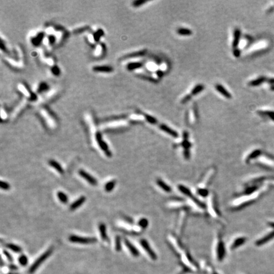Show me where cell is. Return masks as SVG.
<instances>
[{
	"instance_id": "f546056e",
	"label": "cell",
	"mask_w": 274,
	"mask_h": 274,
	"mask_svg": "<svg viewBox=\"0 0 274 274\" xmlns=\"http://www.w3.org/2000/svg\"><path fill=\"white\" fill-rule=\"evenodd\" d=\"M103 51V46L102 45H98L96 47V49L95 50V55L96 56H100L101 55Z\"/></svg>"
},
{
	"instance_id": "8fae6325",
	"label": "cell",
	"mask_w": 274,
	"mask_h": 274,
	"mask_svg": "<svg viewBox=\"0 0 274 274\" xmlns=\"http://www.w3.org/2000/svg\"><path fill=\"white\" fill-rule=\"evenodd\" d=\"M98 229H99L100 234L102 239L103 241H107L108 240V237L107 234V228H106V225L103 223H100L99 224Z\"/></svg>"
},
{
	"instance_id": "d6986e66",
	"label": "cell",
	"mask_w": 274,
	"mask_h": 274,
	"mask_svg": "<svg viewBox=\"0 0 274 274\" xmlns=\"http://www.w3.org/2000/svg\"><path fill=\"white\" fill-rule=\"evenodd\" d=\"M273 237H274V232H272L270 234L267 235L266 237L262 238V239H260V241H258L257 242H256V245L261 246L262 244H264V243L268 242V241L270 240V239H272V238Z\"/></svg>"
},
{
	"instance_id": "277c9868",
	"label": "cell",
	"mask_w": 274,
	"mask_h": 274,
	"mask_svg": "<svg viewBox=\"0 0 274 274\" xmlns=\"http://www.w3.org/2000/svg\"><path fill=\"white\" fill-rule=\"evenodd\" d=\"M78 173H79V175L83 178V179L88 181L90 185L93 186H96L98 185L97 180L95 179L92 175H91L90 174L83 170V169H80L79 171H78Z\"/></svg>"
},
{
	"instance_id": "60d3db41",
	"label": "cell",
	"mask_w": 274,
	"mask_h": 274,
	"mask_svg": "<svg viewBox=\"0 0 274 274\" xmlns=\"http://www.w3.org/2000/svg\"><path fill=\"white\" fill-rule=\"evenodd\" d=\"M268 82H270V83H274V79H270Z\"/></svg>"
},
{
	"instance_id": "1f68e13d",
	"label": "cell",
	"mask_w": 274,
	"mask_h": 274,
	"mask_svg": "<svg viewBox=\"0 0 274 274\" xmlns=\"http://www.w3.org/2000/svg\"><path fill=\"white\" fill-rule=\"evenodd\" d=\"M145 119H147V121H148V122L150 123V124H155L158 123L157 119H156L155 118H154V117H152V116H149V115H145Z\"/></svg>"
},
{
	"instance_id": "4fadbf2b",
	"label": "cell",
	"mask_w": 274,
	"mask_h": 274,
	"mask_svg": "<svg viewBox=\"0 0 274 274\" xmlns=\"http://www.w3.org/2000/svg\"><path fill=\"white\" fill-rule=\"evenodd\" d=\"M159 128H160V129L163 130V131L168 133L169 135H171V136L175 137V138H177L178 137V134L177 133V132H176L175 131H174L173 129H171L170 128L168 127V126H166V125L162 124H160L159 126Z\"/></svg>"
},
{
	"instance_id": "52a82bcc",
	"label": "cell",
	"mask_w": 274,
	"mask_h": 274,
	"mask_svg": "<svg viewBox=\"0 0 274 274\" xmlns=\"http://www.w3.org/2000/svg\"><path fill=\"white\" fill-rule=\"evenodd\" d=\"M124 242L126 246L128 247V249H129L130 253H132V254L133 256H134V257H137V256H138L139 252L138 249L135 247V246H134L131 242L126 238L124 239Z\"/></svg>"
},
{
	"instance_id": "d590c367",
	"label": "cell",
	"mask_w": 274,
	"mask_h": 274,
	"mask_svg": "<svg viewBox=\"0 0 274 274\" xmlns=\"http://www.w3.org/2000/svg\"><path fill=\"white\" fill-rule=\"evenodd\" d=\"M199 194L200 195H201L202 196H206V195L207 194V191L204 189L202 188L201 189H200L199 190Z\"/></svg>"
},
{
	"instance_id": "7c38bea8",
	"label": "cell",
	"mask_w": 274,
	"mask_h": 274,
	"mask_svg": "<svg viewBox=\"0 0 274 274\" xmlns=\"http://www.w3.org/2000/svg\"><path fill=\"white\" fill-rule=\"evenodd\" d=\"M215 88H216V90L218 91V92H220L221 95H223L225 97H226L227 98H232L231 94H230L222 85H221L220 84H217L215 86Z\"/></svg>"
},
{
	"instance_id": "836d02e7",
	"label": "cell",
	"mask_w": 274,
	"mask_h": 274,
	"mask_svg": "<svg viewBox=\"0 0 274 274\" xmlns=\"http://www.w3.org/2000/svg\"><path fill=\"white\" fill-rule=\"evenodd\" d=\"M147 1H146V0H138V1H134L133 3V5L134 7H138L142 5L143 4H144V3H147Z\"/></svg>"
},
{
	"instance_id": "484cf974",
	"label": "cell",
	"mask_w": 274,
	"mask_h": 274,
	"mask_svg": "<svg viewBox=\"0 0 274 274\" xmlns=\"http://www.w3.org/2000/svg\"><path fill=\"white\" fill-rule=\"evenodd\" d=\"M115 249L117 251L121 250V239L119 236H116L115 238Z\"/></svg>"
},
{
	"instance_id": "d6a6232c",
	"label": "cell",
	"mask_w": 274,
	"mask_h": 274,
	"mask_svg": "<svg viewBox=\"0 0 274 274\" xmlns=\"http://www.w3.org/2000/svg\"><path fill=\"white\" fill-rule=\"evenodd\" d=\"M0 187H1V189L4 190H8L10 189V185L8 184L7 182L1 181V184H0Z\"/></svg>"
},
{
	"instance_id": "2e32d148",
	"label": "cell",
	"mask_w": 274,
	"mask_h": 274,
	"mask_svg": "<svg viewBox=\"0 0 274 274\" xmlns=\"http://www.w3.org/2000/svg\"><path fill=\"white\" fill-rule=\"evenodd\" d=\"M116 185V180H112L109 181H108L107 183H106V184H105V186H104V189H105L106 192H111L113 190H114Z\"/></svg>"
},
{
	"instance_id": "f35d334b",
	"label": "cell",
	"mask_w": 274,
	"mask_h": 274,
	"mask_svg": "<svg viewBox=\"0 0 274 274\" xmlns=\"http://www.w3.org/2000/svg\"><path fill=\"white\" fill-rule=\"evenodd\" d=\"M123 219H124L125 221H127V222L130 223H133V220H132L131 218H129V217L126 216H123Z\"/></svg>"
},
{
	"instance_id": "ab89813d",
	"label": "cell",
	"mask_w": 274,
	"mask_h": 274,
	"mask_svg": "<svg viewBox=\"0 0 274 274\" xmlns=\"http://www.w3.org/2000/svg\"><path fill=\"white\" fill-rule=\"evenodd\" d=\"M157 74L159 76V77H162L163 75V73L162 71H158L157 72Z\"/></svg>"
},
{
	"instance_id": "8992f818",
	"label": "cell",
	"mask_w": 274,
	"mask_h": 274,
	"mask_svg": "<svg viewBox=\"0 0 274 274\" xmlns=\"http://www.w3.org/2000/svg\"><path fill=\"white\" fill-rule=\"evenodd\" d=\"M140 244L143 247V248L144 249V250L147 252L148 255L150 256V258H152V260L156 259V255L155 254V253L153 251V250L151 249L149 242H148L145 239H142L140 241Z\"/></svg>"
},
{
	"instance_id": "e0dca14e",
	"label": "cell",
	"mask_w": 274,
	"mask_h": 274,
	"mask_svg": "<svg viewBox=\"0 0 274 274\" xmlns=\"http://www.w3.org/2000/svg\"><path fill=\"white\" fill-rule=\"evenodd\" d=\"M146 53L145 50H141L137 52H133V53H131L126 55L124 56L123 59H132V58H134V57H138V56H140L143 55H145Z\"/></svg>"
},
{
	"instance_id": "b9f144b4",
	"label": "cell",
	"mask_w": 274,
	"mask_h": 274,
	"mask_svg": "<svg viewBox=\"0 0 274 274\" xmlns=\"http://www.w3.org/2000/svg\"><path fill=\"white\" fill-rule=\"evenodd\" d=\"M271 118H272V119H273V120L274 121V116H273V117H271Z\"/></svg>"
},
{
	"instance_id": "603a6c76",
	"label": "cell",
	"mask_w": 274,
	"mask_h": 274,
	"mask_svg": "<svg viewBox=\"0 0 274 274\" xmlns=\"http://www.w3.org/2000/svg\"><path fill=\"white\" fill-rule=\"evenodd\" d=\"M177 33L182 36H190L192 34V30L187 28H180L177 30Z\"/></svg>"
},
{
	"instance_id": "d4e9b609",
	"label": "cell",
	"mask_w": 274,
	"mask_h": 274,
	"mask_svg": "<svg viewBox=\"0 0 274 274\" xmlns=\"http://www.w3.org/2000/svg\"><path fill=\"white\" fill-rule=\"evenodd\" d=\"M265 80H266V78H265V77H260L259 78H257V79L255 80L251 81L249 82V85H251L252 86H258V85H260L262 84V82H264Z\"/></svg>"
},
{
	"instance_id": "7a4b0ae2",
	"label": "cell",
	"mask_w": 274,
	"mask_h": 274,
	"mask_svg": "<svg viewBox=\"0 0 274 274\" xmlns=\"http://www.w3.org/2000/svg\"><path fill=\"white\" fill-rule=\"evenodd\" d=\"M69 240L73 243H79L82 244H90L97 242V239L95 237H81L76 235H72L69 237Z\"/></svg>"
},
{
	"instance_id": "83f0119b",
	"label": "cell",
	"mask_w": 274,
	"mask_h": 274,
	"mask_svg": "<svg viewBox=\"0 0 274 274\" xmlns=\"http://www.w3.org/2000/svg\"><path fill=\"white\" fill-rule=\"evenodd\" d=\"M138 224L141 228L144 229V228H147L148 227V225H149V221H148V220L146 218H141L140 220L138 221Z\"/></svg>"
},
{
	"instance_id": "f1b7e54d",
	"label": "cell",
	"mask_w": 274,
	"mask_h": 274,
	"mask_svg": "<svg viewBox=\"0 0 274 274\" xmlns=\"http://www.w3.org/2000/svg\"><path fill=\"white\" fill-rule=\"evenodd\" d=\"M19 262L22 266H26L28 263V258L25 255H21L19 258Z\"/></svg>"
},
{
	"instance_id": "30bf717a",
	"label": "cell",
	"mask_w": 274,
	"mask_h": 274,
	"mask_svg": "<svg viewBox=\"0 0 274 274\" xmlns=\"http://www.w3.org/2000/svg\"><path fill=\"white\" fill-rule=\"evenodd\" d=\"M48 164L50 166H51L52 168H53L55 169H56V170L60 174H62V175H63V174L64 173V170L62 166H61V165L57 161H56V160H53V159H51L48 161Z\"/></svg>"
},
{
	"instance_id": "4316f807",
	"label": "cell",
	"mask_w": 274,
	"mask_h": 274,
	"mask_svg": "<svg viewBox=\"0 0 274 274\" xmlns=\"http://www.w3.org/2000/svg\"><path fill=\"white\" fill-rule=\"evenodd\" d=\"M204 88V87L202 85H198L195 88L192 90V92H191V95H195L198 93H199L202 90H203Z\"/></svg>"
},
{
	"instance_id": "e575fe53",
	"label": "cell",
	"mask_w": 274,
	"mask_h": 274,
	"mask_svg": "<svg viewBox=\"0 0 274 274\" xmlns=\"http://www.w3.org/2000/svg\"><path fill=\"white\" fill-rule=\"evenodd\" d=\"M3 253L5 254V255L6 256V257L7 258V259L10 261V262H12L13 261V258H12V256L10 255V254H9V253H8V252H7V251L5 250H4L3 251Z\"/></svg>"
},
{
	"instance_id": "74e56055",
	"label": "cell",
	"mask_w": 274,
	"mask_h": 274,
	"mask_svg": "<svg viewBox=\"0 0 274 274\" xmlns=\"http://www.w3.org/2000/svg\"><path fill=\"white\" fill-rule=\"evenodd\" d=\"M233 53H234V55L235 56H236V57H239V56H240V54H241L240 51H239V50H238L237 48H234Z\"/></svg>"
},
{
	"instance_id": "4dcf8cb0",
	"label": "cell",
	"mask_w": 274,
	"mask_h": 274,
	"mask_svg": "<svg viewBox=\"0 0 274 274\" xmlns=\"http://www.w3.org/2000/svg\"><path fill=\"white\" fill-rule=\"evenodd\" d=\"M260 152H261V151L260 150H256L253 151L249 155H248V157H247V158L246 159V161L247 162L250 161V160L252 159H253L254 158H256V156L259 155L260 154Z\"/></svg>"
},
{
	"instance_id": "cb8c5ba5",
	"label": "cell",
	"mask_w": 274,
	"mask_h": 274,
	"mask_svg": "<svg viewBox=\"0 0 274 274\" xmlns=\"http://www.w3.org/2000/svg\"><path fill=\"white\" fill-rule=\"evenodd\" d=\"M142 65V64L140 62H131L127 65V69L129 71H133L141 67Z\"/></svg>"
},
{
	"instance_id": "ba28073f",
	"label": "cell",
	"mask_w": 274,
	"mask_h": 274,
	"mask_svg": "<svg viewBox=\"0 0 274 274\" xmlns=\"http://www.w3.org/2000/svg\"><path fill=\"white\" fill-rule=\"evenodd\" d=\"M93 71L100 73H109L112 72V67L108 66H96L93 67Z\"/></svg>"
},
{
	"instance_id": "ffe728a7",
	"label": "cell",
	"mask_w": 274,
	"mask_h": 274,
	"mask_svg": "<svg viewBox=\"0 0 274 274\" xmlns=\"http://www.w3.org/2000/svg\"><path fill=\"white\" fill-rule=\"evenodd\" d=\"M157 184L159 186V187L161 188L164 191H165V192H169L171 190L170 187H169L168 185H167L166 183L161 180L158 179L157 180Z\"/></svg>"
},
{
	"instance_id": "7402d4cb",
	"label": "cell",
	"mask_w": 274,
	"mask_h": 274,
	"mask_svg": "<svg viewBox=\"0 0 274 274\" xmlns=\"http://www.w3.org/2000/svg\"><path fill=\"white\" fill-rule=\"evenodd\" d=\"M6 246L7 248L12 250V251L15 252V253H20V252L22 251V248L20 246L14 244H10V243L7 244Z\"/></svg>"
},
{
	"instance_id": "44dd1931",
	"label": "cell",
	"mask_w": 274,
	"mask_h": 274,
	"mask_svg": "<svg viewBox=\"0 0 274 274\" xmlns=\"http://www.w3.org/2000/svg\"><path fill=\"white\" fill-rule=\"evenodd\" d=\"M57 197L61 202L63 204H67L69 201L68 196L64 192H62V191H59L57 192Z\"/></svg>"
},
{
	"instance_id": "ac0fdd59",
	"label": "cell",
	"mask_w": 274,
	"mask_h": 274,
	"mask_svg": "<svg viewBox=\"0 0 274 274\" xmlns=\"http://www.w3.org/2000/svg\"><path fill=\"white\" fill-rule=\"evenodd\" d=\"M246 239L245 237L237 238L236 240H235L233 242L231 246V248L232 249H234L237 248V247H238L239 246H241V245H242L243 244L246 242Z\"/></svg>"
},
{
	"instance_id": "5b68a950",
	"label": "cell",
	"mask_w": 274,
	"mask_h": 274,
	"mask_svg": "<svg viewBox=\"0 0 274 274\" xmlns=\"http://www.w3.org/2000/svg\"><path fill=\"white\" fill-rule=\"evenodd\" d=\"M18 88L20 92L22 93L25 97L30 99V100H35L36 99V95L30 92L29 89L25 85L22 84H19L18 85Z\"/></svg>"
},
{
	"instance_id": "3957f363",
	"label": "cell",
	"mask_w": 274,
	"mask_h": 274,
	"mask_svg": "<svg viewBox=\"0 0 274 274\" xmlns=\"http://www.w3.org/2000/svg\"><path fill=\"white\" fill-rule=\"evenodd\" d=\"M95 139H96V141L100 148L103 151V152L106 154L107 156H108V158H111L112 155V152L110 150L109 148H108V145L106 143V142L103 140L102 138V134L99 132H97L96 134H95Z\"/></svg>"
},
{
	"instance_id": "8d00e7d4",
	"label": "cell",
	"mask_w": 274,
	"mask_h": 274,
	"mask_svg": "<svg viewBox=\"0 0 274 274\" xmlns=\"http://www.w3.org/2000/svg\"><path fill=\"white\" fill-rule=\"evenodd\" d=\"M191 98V95H186L184 98L181 100V103H185L186 102H187L189 100H190Z\"/></svg>"
},
{
	"instance_id": "9c48e42d",
	"label": "cell",
	"mask_w": 274,
	"mask_h": 274,
	"mask_svg": "<svg viewBox=\"0 0 274 274\" xmlns=\"http://www.w3.org/2000/svg\"><path fill=\"white\" fill-rule=\"evenodd\" d=\"M86 197L85 196L80 197L79 199H77L76 201H75L70 206V210L71 211H74V210H77L78 207H80L81 206H82V204L85 203V202L86 201Z\"/></svg>"
},
{
	"instance_id": "6da1fadb",
	"label": "cell",
	"mask_w": 274,
	"mask_h": 274,
	"mask_svg": "<svg viewBox=\"0 0 274 274\" xmlns=\"http://www.w3.org/2000/svg\"><path fill=\"white\" fill-rule=\"evenodd\" d=\"M53 247H50V248L46 251H45L44 253L42 254V255L40 256V257H39L35 261V262H34V263L32 265V266L30 267L29 270V272L30 273H32L35 272L38 269V268L40 267V265L52 254V253H53Z\"/></svg>"
},
{
	"instance_id": "5bb4252c",
	"label": "cell",
	"mask_w": 274,
	"mask_h": 274,
	"mask_svg": "<svg viewBox=\"0 0 274 274\" xmlns=\"http://www.w3.org/2000/svg\"><path fill=\"white\" fill-rule=\"evenodd\" d=\"M216 253H217V258H218V260H221L223 258V257L225 255V247H224V244L223 243L220 241L218 242V247H217L216 249Z\"/></svg>"
},
{
	"instance_id": "9a60e30c",
	"label": "cell",
	"mask_w": 274,
	"mask_h": 274,
	"mask_svg": "<svg viewBox=\"0 0 274 274\" xmlns=\"http://www.w3.org/2000/svg\"><path fill=\"white\" fill-rule=\"evenodd\" d=\"M241 38V30L239 29H236L234 30V38L232 43V46L234 48H236L239 45V40Z\"/></svg>"
}]
</instances>
